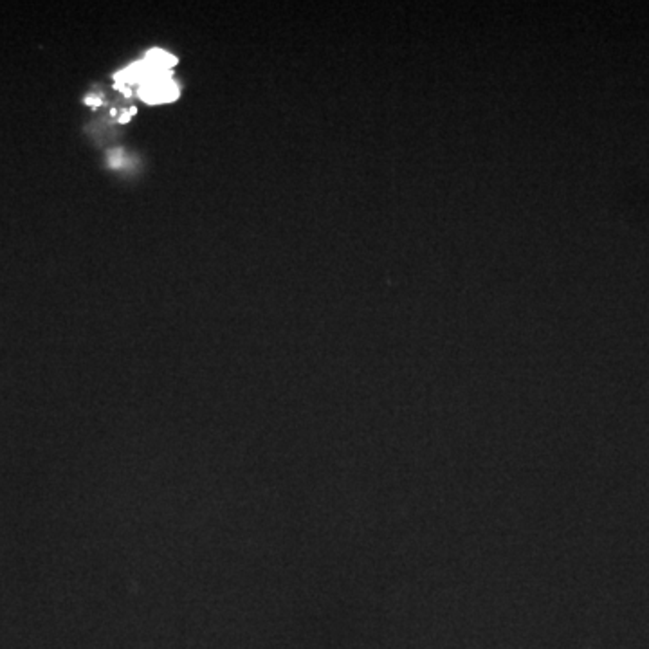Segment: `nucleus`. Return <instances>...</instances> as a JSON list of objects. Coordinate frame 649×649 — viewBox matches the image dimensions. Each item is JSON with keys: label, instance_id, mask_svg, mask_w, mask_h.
<instances>
[{"label": "nucleus", "instance_id": "2", "mask_svg": "<svg viewBox=\"0 0 649 649\" xmlns=\"http://www.w3.org/2000/svg\"><path fill=\"white\" fill-rule=\"evenodd\" d=\"M146 62L150 63V65H154L155 69L162 70V72H168V70L174 67L175 58L171 54H168V52L159 51V49H154L151 52H148Z\"/></svg>", "mask_w": 649, "mask_h": 649}, {"label": "nucleus", "instance_id": "1", "mask_svg": "<svg viewBox=\"0 0 649 649\" xmlns=\"http://www.w3.org/2000/svg\"><path fill=\"white\" fill-rule=\"evenodd\" d=\"M179 94L175 83L170 80L168 74H161L155 76L151 80H148L146 83H143L139 89L141 100H144L146 103H168V101L175 100Z\"/></svg>", "mask_w": 649, "mask_h": 649}]
</instances>
